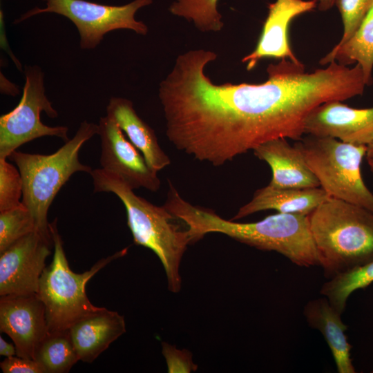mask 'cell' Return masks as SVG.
Returning a JSON list of instances; mask_svg holds the SVG:
<instances>
[{"label": "cell", "mask_w": 373, "mask_h": 373, "mask_svg": "<svg viewBox=\"0 0 373 373\" xmlns=\"http://www.w3.org/2000/svg\"><path fill=\"white\" fill-rule=\"evenodd\" d=\"M46 6L35 7L17 19V24L43 13H55L69 19L77 27L82 49L95 48L105 34L115 30L128 29L146 35L147 26L135 18L136 12L153 0H134L123 6H108L85 0H43Z\"/></svg>", "instance_id": "cell-8"}, {"label": "cell", "mask_w": 373, "mask_h": 373, "mask_svg": "<svg viewBox=\"0 0 373 373\" xmlns=\"http://www.w3.org/2000/svg\"><path fill=\"white\" fill-rule=\"evenodd\" d=\"M328 198L327 193L320 186L279 189L268 184L258 189L252 199L241 207L231 220H238L265 210L308 216Z\"/></svg>", "instance_id": "cell-18"}, {"label": "cell", "mask_w": 373, "mask_h": 373, "mask_svg": "<svg viewBox=\"0 0 373 373\" xmlns=\"http://www.w3.org/2000/svg\"><path fill=\"white\" fill-rule=\"evenodd\" d=\"M216 59L202 48L179 55L158 90L169 140L215 166L274 139L300 140L315 108L361 95L366 86L357 64L333 61L306 73L300 61L287 59L267 66L263 83L217 84L205 73Z\"/></svg>", "instance_id": "cell-1"}, {"label": "cell", "mask_w": 373, "mask_h": 373, "mask_svg": "<svg viewBox=\"0 0 373 373\" xmlns=\"http://www.w3.org/2000/svg\"><path fill=\"white\" fill-rule=\"evenodd\" d=\"M162 345L169 372H191L196 370L198 366L192 362L189 352L179 350L165 342H162Z\"/></svg>", "instance_id": "cell-27"}, {"label": "cell", "mask_w": 373, "mask_h": 373, "mask_svg": "<svg viewBox=\"0 0 373 373\" xmlns=\"http://www.w3.org/2000/svg\"><path fill=\"white\" fill-rule=\"evenodd\" d=\"M219 0H175L170 12L192 21L201 32H218L224 23L217 9Z\"/></svg>", "instance_id": "cell-23"}, {"label": "cell", "mask_w": 373, "mask_h": 373, "mask_svg": "<svg viewBox=\"0 0 373 373\" xmlns=\"http://www.w3.org/2000/svg\"><path fill=\"white\" fill-rule=\"evenodd\" d=\"M52 243L35 231L0 253L1 296L38 293Z\"/></svg>", "instance_id": "cell-10"}, {"label": "cell", "mask_w": 373, "mask_h": 373, "mask_svg": "<svg viewBox=\"0 0 373 373\" xmlns=\"http://www.w3.org/2000/svg\"><path fill=\"white\" fill-rule=\"evenodd\" d=\"M368 165L373 173V159L367 158Z\"/></svg>", "instance_id": "cell-32"}, {"label": "cell", "mask_w": 373, "mask_h": 373, "mask_svg": "<svg viewBox=\"0 0 373 373\" xmlns=\"http://www.w3.org/2000/svg\"><path fill=\"white\" fill-rule=\"evenodd\" d=\"M294 146L329 198L373 213V193L365 185L361 171L367 146L312 135L303 136Z\"/></svg>", "instance_id": "cell-7"}, {"label": "cell", "mask_w": 373, "mask_h": 373, "mask_svg": "<svg viewBox=\"0 0 373 373\" xmlns=\"http://www.w3.org/2000/svg\"><path fill=\"white\" fill-rule=\"evenodd\" d=\"M305 134L367 146L373 142V106L355 108L342 101L325 102L307 116Z\"/></svg>", "instance_id": "cell-13"}, {"label": "cell", "mask_w": 373, "mask_h": 373, "mask_svg": "<svg viewBox=\"0 0 373 373\" xmlns=\"http://www.w3.org/2000/svg\"><path fill=\"white\" fill-rule=\"evenodd\" d=\"M35 360L46 373H66L79 361L68 330L49 333L37 348Z\"/></svg>", "instance_id": "cell-22"}, {"label": "cell", "mask_w": 373, "mask_h": 373, "mask_svg": "<svg viewBox=\"0 0 373 373\" xmlns=\"http://www.w3.org/2000/svg\"><path fill=\"white\" fill-rule=\"evenodd\" d=\"M0 331L11 338L17 356L35 360L49 334L45 306L37 294L1 296Z\"/></svg>", "instance_id": "cell-12"}, {"label": "cell", "mask_w": 373, "mask_h": 373, "mask_svg": "<svg viewBox=\"0 0 373 373\" xmlns=\"http://www.w3.org/2000/svg\"><path fill=\"white\" fill-rule=\"evenodd\" d=\"M95 192L114 193L124 204L127 224L135 245L152 250L161 261L173 293L181 289L180 266L187 246L192 243L189 233L174 222L175 217L164 206H156L137 195L119 175L103 169L92 170Z\"/></svg>", "instance_id": "cell-3"}, {"label": "cell", "mask_w": 373, "mask_h": 373, "mask_svg": "<svg viewBox=\"0 0 373 373\" xmlns=\"http://www.w3.org/2000/svg\"><path fill=\"white\" fill-rule=\"evenodd\" d=\"M372 3L373 0H336L343 24V36L337 44L344 43L354 34Z\"/></svg>", "instance_id": "cell-26"}, {"label": "cell", "mask_w": 373, "mask_h": 373, "mask_svg": "<svg viewBox=\"0 0 373 373\" xmlns=\"http://www.w3.org/2000/svg\"><path fill=\"white\" fill-rule=\"evenodd\" d=\"M0 158V212L21 204L23 180L17 166Z\"/></svg>", "instance_id": "cell-25"}, {"label": "cell", "mask_w": 373, "mask_h": 373, "mask_svg": "<svg viewBox=\"0 0 373 373\" xmlns=\"http://www.w3.org/2000/svg\"><path fill=\"white\" fill-rule=\"evenodd\" d=\"M37 231L35 219L22 202L13 209L0 212V253L32 231Z\"/></svg>", "instance_id": "cell-24"}, {"label": "cell", "mask_w": 373, "mask_h": 373, "mask_svg": "<svg viewBox=\"0 0 373 373\" xmlns=\"http://www.w3.org/2000/svg\"><path fill=\"white\" fill-rule=\"evenodd\" d=\"M366 156L367 158L373 159V142L367 145Z\"/></svg>", "instance_id": "cell-31"}, {"label": "cell", "mask_w": 373, "mask_h": 373, "mask_svg": "<svg viewBox=\"0 0 373 373\" xmlns=\"http://www.w3.org/2000/svg\"><path fill=\"white\" fill-rule=\"evenodd\" d=\"M336 0H318V9L325 11L331 8L335 4Z\"/></svg>", "instance_id": "cell-30"}, {"label": "cell", "mask_w": 373, "mask_h": 373, "mask_svg": "<svg viewBox=\"0 0 373 373\" xmlns=\"http://www.w3.org/2000/svg\"><path fill=\"white\" fill-rule=\"evenodd\" d=\"M254 153L270 166L272 178L269 186L279 189L319 187L320 184L307 166L300 151L288 143L286 138H278L258 146Z\"/></svg>", "instance_id": "cell-15"}, {"label": "cell", "mask_w": 373, "mask_h": 373, "mask_svg": "<svg viewBox=\"0 0 373 373\" xmlns=\"http://www.w3.org/2000/svg\"><path fill=\"white\" fill-rule=\"evenodd\" d=\"M106 113V115L117 124L128 140L140 151L153 171L158 173L170 165V158L159 144L153 129L139 117L131 100L111 97Z\"/></svg>", "instance_id": "cell-17"}, {"label": "cell", "mask_w": 373, "mask_h": 373, "mask_svg": "<svg viewBox=\"0 0 373 373\" xmlns=\"http://www.w3.org/2000/svg\"><path fill=\"white\" fill-rule=\"evenodd\" d=\"M336 61L347 66L358 64L366 86L373 83V3L354 34L344 43L336 44L320 60L323 66Z\"/></svg>", "instance_id": "cell-20"}, {"label": "cell", "mask_w": 373, "mask_h": 373, "mask_svg": "<svg viewBox=\"0 0 373 373\" xmlns=\"http://www.w3.org/2000/svg\"><path fill=\"white\" fill-rule=\"evenodd\" d=\"M304 316L310 327L319 330L324 336L334 357L338 373H354L350 357L352 345L345 332L347 325L341 319V313L326 297L309 300L304 307Z\"/></svg>", "instance_id": "cell-19"}, {"label": "cell", "mask_w": 373, "mask_h": 373, "mask_svg": "<svg viewBox=\"0 0 373 373\" xmlns=\"http://www.w3.org/2000/svg\"><path fill=\"white\" fill-rule=\"evenodd\" d=\"M68 334L79 361L92 363L126 332L123 316L102 307L75 323Z\"/></svg>", "instance_id": "cell-16"}, {"label": "cell", "mask_w": 373, "mask_h": 373, "mask_svg": "<svg viewBox=\"0 0 373 373\" xmlns=\"http://www.w3.org/2000/svg\"><path fill=\"white\" fill-rule=\"evenodd\" d=\"M372 283L373 259L335 275L323 285L320 292L342 314L349 296L356 290L365 288Z\"/></svg>", "instance_id": "cell-21"}, {"label": "cell", "mask_w": 373, "mask_h": 373, "mask_svg": "<svg viewBox=\"0 0 373 373\" xmlns=\"http://www.w3.org/2000/svg\"><path fill=\"white\" fill-rule=\"evenodd\" d=\"M0 367L3 373H46L37 361L18 356L7 357L1 362Z\"/></svg>", "instance_id": "cell-28"}, {"label": "cell", "mask_w": 373, "mask_h": 373, "mask_svg": "<svg viewBox=\"0 0 373 373\" xmlns=\"http://www.w3.org/2000/svg\"><path fill=\"white\" fill-rule=\"evenodd\" d=\"M25 84L17 106L0 117V158H8L21 145L44 136H55L68 141V127L50 126L42 123L44 111L50 118L57 111L45 94L44 73L37 65L24 69Z\"/></svg>", "instance_id": "cell-9"}, {"label": "cell", "mask_w": 373, "mask_h": 373, "mask_svg": "<svg viewBox=\"0 0 373 373\" xmlns=\"http://www.w3.org/2000/svg\"><path fill=\"white\" fill-rule=\"evenodd\" d=\"M0 355L6 357L17 355L15 346L6 341L1 336L0 337Z\"/></svg>", "instance_id": "cell-29"}, {"label": "cell", "mask_w": 373, "mask_h": 373, "mask_svg": "<svg viewBox=\"0 0 373 373\" xmlns=\"http://www.w3.org/2000/svg\"><path fill=\"white\" fill-rule=\"evenodd\" d=\"M318 265L329 279L373 259V213L328 198L308 216Z\"/></svg>", "instance_id": "cell-4"}, {"label": "cell", "mask_w": 373, "mask_h": 373, "mask_svg": "<svg viewBox=\"0 0 373 373\" xmlns=\"http://www.w3.org/2000/svg\"><path fill=\"white\" fill-rule=\"evenodd\" d=\"M164 207L186 225L192 243L207 233H220L258 249L276 251L300 267L318 265L306 215L278 213L254 222L228 220L213 210L191 204L172 183Z\"/></svg>", "instance_id": "cell-2"}, {"label": "cell", "mask_w": 373, "mask_h": 373, "mask_svg": "<svg viewBox=\"0 0 373 373\" xmlns=\"http://www.w3.org/2000/svg\"><path fill=\"white\" fill-rule=\"evenodd\" d=\"M318 0H276L268 5V15L264 22L255 49L242 59L247 70H252L264 58L300 61L291 49L288 30L291 21L297 16L313 10Z\"/></svg>", "instance_id": "cell-14"}, {"label": "cell", "mask_w": 373, "mask_h": 373, "mask_svg": "<svg viewBox=\"0 0 373 373\" xmlns=\"http://www.w3.org/2000/svg\"><path fill=\"white\" fill-rule=\"evenodd\" d=\"M99 133V126L83 121L75 135L56 152L49 155L15 151L8 157L17 166L23 180L21 202L30 211L37 231L52 242L48 212L60 189L77 172L90 173L79 160L83 144Z\"/></svg>", "instance_id": "cell-5"}, {"label": "cell", "mask_w": 373, "mask_h": 373, "mask_svg": "<svg viewBox=\"0 0 373 373\" xmlns=\"http://www.w3.org/2000/svg\"><path fill=\"white\" fill-rule=\"evenodd\" d=\"M54 248L51 263L41 276L37 295L45 306L48 333L68 330L82 318L99 310L89 300L86 286L91 278L113 260L124 256L125 248L97 261L81 274L70 269L56 220L50 223Z\"/></svg>", "instance_id": "cell-6"}, {"label": "cell", "mask_w": 373, "mask_h": 373, "mask_svg": "<svg viewBox=\"0 0 373 373\" xmlns=\"http://www.w3.org/2000/svg\"><path fill=\"white\" fill-rule=\"evenodd\" d=\"M98 126L102 169L119 175L133 190L157 191L160 187L157 172L148 165L117 124L106 115L100 118Z\"/></svg>", "instance_id": "cell-11"}]
</instances>
